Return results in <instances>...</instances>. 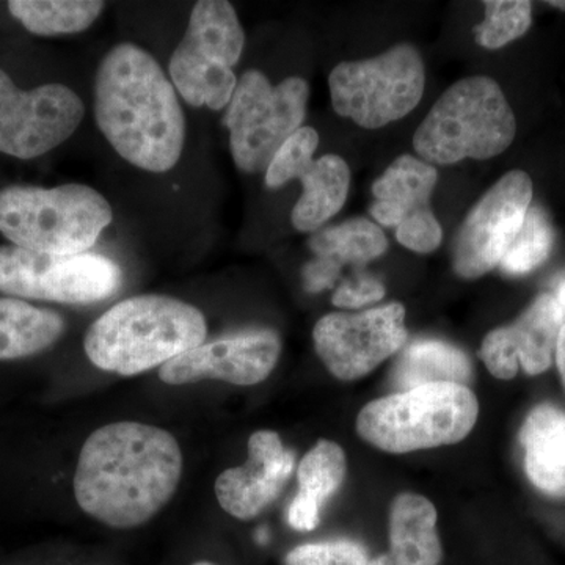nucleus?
Returning <instances> with one entry per match:
<instances>
[{"label": "nucleus", "mask_w": 565, "mask_h": 565, "mask_svg": "<svg viewBox=\"0 0 565 565\" xmlns=\"http://www.w3.org/2000/svg\"><path fill=\"white\" fill-rule=\"evenodd\" d=\"M296 180L302 181V195L291 214L294 228L315 233L343 210L351 189V170L340 156L313 159L300 169Z\"/></svg>", "instance_id": "obj_20"}, {"label": "nucleus", "mask_w": 565, "mask_h": 565, "mask_svg": "<svg viewBox=\"0 0 565 565\" xmlns=\"http://www.w3.org/2000/svg\"><path fill=\"white\" fill-rule=\"evenodd\" d=\"M478 397L468 386L433 384L390 394L364 405L356 433L390 455L456 445L478 422Z\"/></svg>", "instance_id": "obj_6"}, {"label": "nucleus", "mask_w": 565, "mask_h": 565, "mask_svg": "<svg viewBox=\"0 0 565 565\" xmlns=\"http://www.w3.org/2000/svg\"><path fill=\"white\" fill-rule=\"evenodd\" d=\"M516 121L503 90L486 76L456 82L434 104L414 136L415 151L430 166L494 158L511 147Z\"/></svg>", "instance_id": "obj_4"}, {"label": "nucleus", "mask_w": 565, "mask_h": 565, "mask_svg": "<svg viewBox=\"0 0 565 565\" xmlns=\"http://www.w3.org/2000/svg\"><path fill=\"white\" fill-rule=\"evenodd\" d=\"M437 181L434 166L414 156H399L374 182L371 215L381 225L397 228L407 218L430 210Z\"/></svg>", "instance_id": "obj_18"}, {"label": "nucleus", "mask_w": 565, "mask_h": 565, "mask_svg": "<svg viewBox=\"0 0 565 565\" xmlns=\"http://www.w3.org/2000/svg\"><path fill=\"white\" fill-rule=\"evenodd\" d=\"M486 18L476 25V41L486 50H500L525 35L533 22V3L526 0L484 2Z\"/></svg>", "instance_id": "obj_27"}, {"label": "nucleus", "mask_w": 565, "mask_h": 565, "mask_svg": "<svg viewBox=\"0 0 565 565\" xmlns=\"http://www.w3.org/2000/svg\"><path fill=\"white\" fill-rule=\"evenodd\" d=\"M555 359L557 364V371H559L561 381L565 388V323L561 329L559 337H557Z\"/></svg>", "instance_id": "obj_34"}, {"label": "nucleus", "mask_w": 565, "mask_h": 565, "mask_svg": "<svg viewBox=\"0 0 565 565\" xmlns=\"http://www.w3.org/2000/svg\"><path fill=\"white\" fill-rule=\"evenodd\" d=\"M533 202V181L522 170L505 173L465 218L452 247L459 277L473 278L500 266L522 230Z\"/></svg>", "instance_id": "obj_12"}, {"label": "nucleus", "mask_w": 565, "mask_h": 565, "mask_svg": "<svg viewBox=\"0 0 565 565\" xmlns=\"http://www.w3.org/2000/svg\"><path fill=\"white\" fill-rule=\"evenodd\" d=\"M95 120L111 148L134 167L163 173L180 161L185 118L177 88L137 44H117L99 63Z\"/></svg>", "instance_id": "obj_2"}, {"label": "nucleus", "mask_w": 565, "mask_h": 565, "mask_svg": "<svg viewBox=\"0 0 565 565\" xmlns=\"http://www.w3.org/2000/svg\"><path fill=\"white\" fill-rule=\"evenodd\" d=\"M348 473V459L343 448L330 440L318 444L300 460L297 479L299 494L323 505L343 486Z\"/></svg>", "instance_id": "obj_25"}, {"label": "nucleus", "mask_w": 565, "mask_h": 565, "mask_svg": "<svg viewBox=\"0 0 565 565\" xmlns=\"http://www.w3.org/2000/svg\"><path fill=\"white\" fill-rule=\"evenodd\" d=\"M370 556L353 541H329L296 546L286 556V565H367Z\"/></svg>", "instance_id": "obj_29"}, {"label": "nucleus", "mask_w": 565, "mask_h": 565, "mask_svg": "<svg viewBox=\"0 0 565 565\" xmlns=\"http://www.w3.org/2000/svg\"><path fill=\"white\" fill-rule=\"evenodd\" d=\"M281 353L280 334L270 329L245 330L203 343L162 364L159 377L169 385L214 381L248 386L266 381Z\"/></svg>", "instance_id": "obj_14"}, {"label": "nucleus", "mask_w": 565, "mask_h": 565, "mask_svg": "<svg viewBox=\"0 0 565 565\" xmlns=\"http://www.w3.org/2000/svg\"><path fill=\"white\" fill-rule=\"evenodd\" d=\"M550 6L557 7V9L565 10V2H550Z\"/></svg>", "instance_id": "obj_37"}, {"label": "nucleus", "mask_w": 565, "mask_h": 565, "mask_svg": "<svg viewBox=\"0 0 565 565\" xmlns=\"http://www.w3.org/2000/svg\"><path fill=\"white\" fill-rule=\"evenodd\" d=\"M555 243V232L544 211L530 207L522 230L501 259L500 269L505 275H526L548 259Z\"/></svg>", "instance_id": "obj_26"}, {"label": "nucleus", "mask_w": 565, "mask_h": 565, "mask_svg": "<svg viewBox=\"0 0 565 565\" xmlns=\"http://www.w3.org/2000/svg\"><path fill=\"white\" fill-rule=\"evenodd\" d=\"M321 520V505L297 493L288 508L289 525L297 531H313Z\"/></svg>", "instance_id": "obj_33"}, {"label": "nucleus", "mask_w": 565, "mask_h": 565, "mask_svg": "<svg viewBox=\"0 0 565 565\" xmlns=\"http://www.w3.org/2000/svg\"><path fill=\"white\" fill-rule=\"evenodd\" d=\"M65 332V319L13 297H0V362L47 351Z\"/></svg>", "instance_id": "obj_21"}, {"label": "nucleus", "mask_w": 565, "mask_h": 565, "mask_svg": "<svg viewBox=\"0 0 565 565\" xmlns=\"http://www.w3.org/2000/svg\"><path fill=\"white\" fill-rule=\"evenodd\" d=\"M318 145L319 134L310 126H302L299 131L294 132L267 167V188L278 189L286 182L296 180L300 169L313 161Z\"/></svg>", "instance_id": "obj_28"}, {"label": "nucleus", "mask_w": 565, "mask_h": 565, "mask_svg": "<svg viewBox=\"0 0 565 565\" xmlns=\"http://www.w3.org/2000/svg\"><path fill=\"white\" fill-rule=\"evenodd\" d=\"M396 565H438L444 557L437 533V509L426 497L403 493L390 511V552Z\"/></svg>", "instance_id": "obj_19"}, {"label": "nucleus", "mask_w": 565, "mask_h": 565, "mask_svg": "<svg viewBox=\"0 0 565 565\" xmlns=\"http://www.w3.org/2000/svg\"><path fill=\"white\" fill-rule=\"evenodd\" d=\"M193 565H214V564H211V563H204V561H202V563H195Z\"/></svg>", "instance_id": "obj_38"}, {"label": "nucleus", "mask_w": 565, "mask_h": 565, "mask_svg": "<svg viewBox=\"0 0 565 565\" xmlns=\"http://www.w3.org/2000/svg\"><path fill=\"white\" fill-rule=\"evenodd\" d=\"M367 565H394L392 561L386 559L385 555H381L377 557H374V559H370V563Z\"/></svg>", "instance_id": "obj_36"}, {"label": "nucleus", "mask_w": 565, "mask_h": 565, "mask_svg": "<svg viewBox=\"0 0 565 565\" xmlns=\"http://www.w3.org/2000/svg\"><path fill=\"white\" fill-rule=\"evenodd\" d=\"M397 243L416 253H433L444 241L440 223L433 210L424 211L401 223L396 228Z\"/></svg>", "instance_id": "obj_30"}, {"label": "nucleus", "mask_w": 565, "mask_h": 565, "mask_svg": "<svg viewBox=\"0 0 565 565\" xmlns=\"http://www.w3.org/2000/svg\"><path fill=\"white\" fill-rule=\"evenodd\" d=\"M294 455L274 430H258L248 440V460L223 471L215 481L218 504L226 514L252 520L277 500L291 478Z\"/></svg>", "instance_id": "obj_16"}, {"label": "nucleus", "mask_w": 565, "mask_h": 565, "mask_svg": "<svg viewBox=\"0 0 565 565\" xmlns=\"http://www.w3.org/2000/svg\"><path fill=\"white\" fill-rule=\"evenodd\" d=\"M341 266L326 258H316L307 264L302 270L305 289L308 292H321L332 288L340 278Z\"/></svg>", "instance_id": "obj_32"}, {"label": "nucleus", "mask_w": 565, "mask_h": 565, "mask_svg": "<svg viewBox=\"0 0 565 565\" xmlns=\"http://www.w3.org/2000/svg\"><path fill=\"white\" fill-rule=\"evenodd\" d=\"M316 258H326L343 267L344 264L363 266L381 258L388 241L375 223L366 218H351L313 234L308 241Z\"/></svg>", "instance_id": "obj_24"}, {"label": "nucleus", "mask_w": 565, "mask_h": 565, "mask_svg": "<svg viewBox=\"0 0 565 565\" xmlns=\"http://www.w3.org/2000/svg\"><path fill=\"white\" fill-rule=\"evenodd\" d=\"M471 379L473 366L470 359L455 345L433 340L408 345L394 364L392 375L399 392L433 384L467 386Z\"/></svg>", "instance_id": "obj_22"}, {"label": "nucleus", "mask_w": 565, "mask_h": 565, "mask_svg": "<svg viewBox=\"0 0 565 565\" xmlns=\"http://www.w3.org/2000/svg\"><path fill=\"white\" fill-rule=\"evenodd\" d=\"M85 106L63 84L20 90L0 70V152L40 158L70 139L84 120Z\"/></svg>", "instance_id": "obj_11"}, {"label": "nucleus", "mask_w": 565, "mask_h": 565, "mask_svg": "<svg viewBox=\"0 0 565 565\" xmlns=\"http://www.w3.org/2000/svg\"><path fill=\"white\" fill-rule=\"evenodd\" d=\"M114 221L109 202L84 184L0 191V233L18 247L47 255H81Z\"/></svg>", "instance_id": "obj_5"}, {"label": "nucleus", "mask_w": 565, "mask_h": 565, "mask_svg": "<svg viewBox=\"0 0 565 565\" xmlns=\"http://www.w3.org/2000/svg\"><path fill=\"white\" fill-rule=\"evenodd\" d=\"M122 281L118 264L102 255H47L18 245L0 247V292L57 303L109 299Z\"/></svg>", "instance_id": "obj_10"}, {"label": "nucleus", "mask_w": 565, "mask_h": 565, "mask_svg": "<svg viewBox=\"0 0 565 565\" xmlns=\"http://www.w3.org/2000/svg\"><path fill=\"white\" fill-rule=\"evenodd\" d=\"M244 44V29L232 3H195L184 36L170 58L173 87L193 107L225 109L236 90L233 66L239 63Z\"/></svg>", "instance_id": "obj_7"}, {"label": "nucleus", "mask_w": 565, "mask_h": 565, "mask_svg": "<svg viewBox=\"0 0 565 565\" xmlns=\"http://www.w3.org/2000/svg\"><path fill=\"white\" fill-rule=\"evenodd\" d=\"M385 286L374 278L363 277L345 281L334 291L332 303L338 308H362L384 299Z\"/></svg>", "instance_id": "obj_31"}, {"label": "nucleus", "mask_w": 565, "mask_h": 565, "mask_svg": "<svg viewBox=\"0 0 565 565\" xmlns=\"http://www.w3.org/2000/svg\"><path fill=\"white\" fill-rule=\"evenodd\" d=\"M519 435L527 479L541 492L565 498V411L553 404L537 405Z\"/></svg>", "instance_id": "obj_17"}, {"label": "nucleus", "mask_w": 565, "mask_h": 565, "mask_svg": "<svg viewBox=\"0 0 565 565\" xmlns=\"http://www.w3.org/2000/svg\"><path fill=\"white\" fill-rule=\"evenodd\" d=\"M564 323L565 315L555 297L542 294L514 323L487 334L479 355L489 373L500 381L514 379L519 366L527 375L545 373L555 359Z\"/></svg>", "instance_id": "obj_15"}, {"label": "nucleus", "mask_w": 565, "mask_h": 565, "mask_svg": "<svg viewBox=\"0 0 565 565\" xmlns=\"http://www.w3.org/2000/svg\"><path fill=\"white\" fill-rule=\"evenodd\" d=\"M555 299L556 302L559 303V307L563 308L565 315V278L557 285Z\"/></svg>", "instance_id": "obj_35"}, {"label": "nucleus", "mask_w": 565, "mask_h": 565, "mask_svg": "<svg viewBox=\"0 0 565 565\" xmlns=\"http://www.w3.org/2000/svg\"><path fill=\"white\" fill-rule=\"evenodd\" d=\"M106 3L98 0H11V17L40 36L70 35L87 31Z\"/></svg>", "instance_id": "obj_23"}, {"label": "nucleus", "mask_w": 565, "mask_h": 565, "mask_svg": "<svg viewBox=\"0 0 565 565\" xmlns=\"http://www.w3.org/2000/svg\"><path fill=\"white\" fill-rule=\"evenodd\" d=\"M182 465L180 444L161 427L107 424L82 446L74 494L85 514L115 530H131L172 500Z\"/></svg>", "instance_id": "obj_1"}, {"label": "nucleus", "mask_w": 565, "mask_h": 565, "mask_svg": "<svg viewBox=\"0 0 565 565\" xmlns=\"http://www.w3.org/2000/svg\"><path fill=\"white\" fill-rule=\"evenodd\" d=\"M206 337V318L199 308L148 294L122 300L96 319L84 349L99 370L131 377L202 345Z\"/></svg>", "instance_id": "obj_3"}, {"label": "nucleus", "mask_w": 565, "mask_h": 565, "mask_svg": "<svg viewBox=\"0 0 565 565\" xmlns=\"http://www.w3.org/2000/svg\"><path fill=\"white\" fill-rule=\"evenodd\" d=\"M308 98L310 85L302 77L273 85L262 71H245L223 115L233 161L241 172L267 170L282 143L302 128Z\"/></svg>", "instance_id": "obj_8"}, {"label": "nucleus", "mask_w": 565, "mask_h": 565, "mask_svg": "<svg viewBox=\"0 0 565 565\" xmlns=\"http://www.w3.org/2000/svg\"><path fill=\"white\" fill-rule=\"evenodd\" d=\"M329 87L338 115L364 129H379L418 106L426 71L418 50L401 43L377 57L334 66Z\"/></svg>", "instance_id": "obj_9"}, {"label": "nucleus", "mask_w": 565, "mask_h": 565, "mask_svg": "<svg viewBox=\"0 0 565 565\" xmlns=\"http://www.w3.org/2000/svg\"><path fill=\"white\" fill-rule=\"evenodd\" d=\"M405 308L388 303L362 313H330L313 330L316 353L340 381H359L403 349Z\"/></svg>", "instance_id": "obj_13"}]
</instances>
